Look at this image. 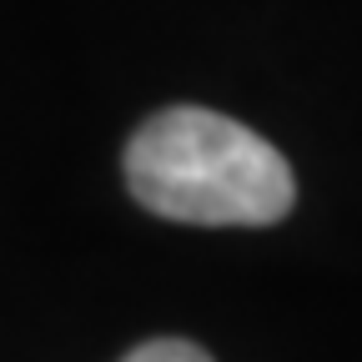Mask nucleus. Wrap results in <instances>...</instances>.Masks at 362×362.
<instances>
[{"label":"nucleus","instance_id":"1","mask_svg":"<svg viewBox=\"0 0 362 362\" xmlns=\"http://www.w3.org/2000/svg\"><path fill=\"white\" fill-rule=\"evenodd\" d=\"M126 187L146 211L192 226H272L297 202L287 156L252 126L171 106L126 141Z\"/></svg>","mask_w":362,"mask_h":362},{"label":"nucleus","instance_id":"2","mask_svg":"<svg viewBox=\"0 0 362 362\" xmlns=\"http://www.w3.org/2000/svg\"><path fill=\"white\" fill-rule=\"evenodd\" d=\"M121 362H211V357L187 337H156V342H141L136 352H126Z\"/></svg>","mask_w":362,"mask_h":362}]
</instances>
